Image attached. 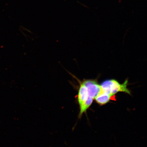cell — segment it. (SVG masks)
<instances>
[{"label":"cell","mask_w":147,"mask_h":147,"mask_svg":"<svg viewBox=\"0 0 147 147\" xmlns=\"http://www.w3.org/2000/svg\"><path fill=\"white\" fill-rule=\"evenodd\" d=\"M128 80L125 81L124 83L120 84L116 80H110L108 90L110 94L113 96L119 92H124L130 94V92L127 88Z\"/></svg>","instance_id":"6da1fadb"},{"label":"cell","mask_w":147,"mask_h":147,"mask_svg":"<svg viewBox=\"0 0 147 147\" xmlns=\"http://www.w3.org/2000/svg\"><path fill=\"white\" fill-rule=\"evenodd\" d=\"M78 96V102L80 106L81 105L84 101L87 100L88 97H89L87 88L82 84L80 85Z\"/></svg>","instance_id":"3957f363"},{"label":"cell","mask_w":147,"mask_h":147,"mask_svg":"<svg viewBox=\"0 0 147 147\" xmlns=\"http://www.w3.org/2000/svg\"><path fill=\"white\" fill-rule=\"evenodd\" d=\"M112 96L109 94L101 91V92L95 98L97 103L100 105H104L112 100Z\"/></svg>","instance_id":"277c9868"},{"label":"cell","mask_w":147,"mask_h":147,"mask_svg":"<svg viewBox=\"0 0 147 147\" xmlns=\"http://www.w3.org/2000/svg\"><path fill=\"white\" fill-rule=\"evenodd\" d=\"M87 87L89 97L95 99L102 91L100 85L97 84L95 81L87 80L82 83Z\"/></svg>","instance_id":"7a4b0ae2"}]
</instances>
